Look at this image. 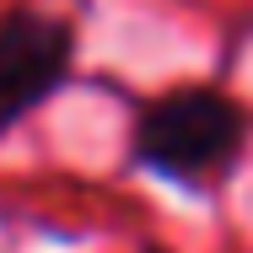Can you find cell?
<instances>
[{
	"mask_svg": "<svg viewBox=\"0 0 253 253\" xmlns=\"http://www.w3.org/2000/svg\"><path fill=\"white\" fill-rule=\"evenodd\" d=\"M253 140V113L221 86H172L135 113L129 156L172 189L210 194L232 178Z\"/></svg>",
	"mask_w": 253,
	"mask_h": 253,
	"instance_id": "1",
	"label": "cell"
},
{
	"mask_svg": "<svg viewBox=\"0 0 253 253\" xmlns=\"http://www.w3.org/2000/svg\"><path fill=\"white\" fill-rule=\"evenodd\" d=\"M76 54H81V33L70 16L38 5L0 11V140L70 86Z\"/></svg>",
	"mask_w": 253,
	"mask_h": 253,
	"instance_id": "2",
	"label": "cell"
}]
</instances>
